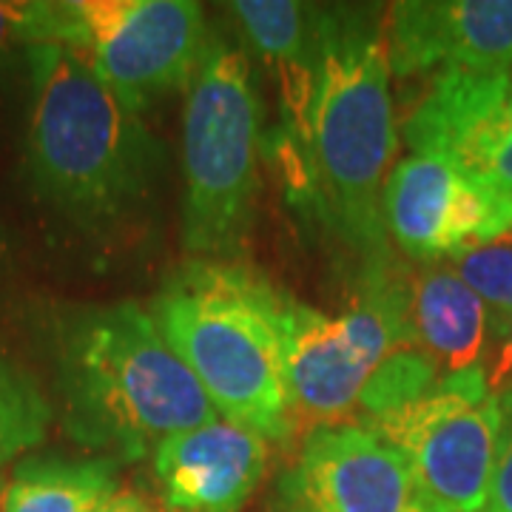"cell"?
<instances>
[{
    "instance_id": "1",
    "label": "cell",
    "mask_w": 512,
    "mask_h": 512,
    "mask_svg": "<svg viewBox=\"0 0 512 512\" xmlns=\"http://www.w3.org/2000/svg\"><path fill=\"white\" fill-rule=\"evenodd\" d=\"M384 20L367 6H311V92L285 140L293 183L365 274L387 271L384 183L399 148Z\"/></svg>"
},
{
    "instance_id": "2",
    "label": "cell",
    "mask_w": 512,
    "mask_h": 512,
    "mask_svg": "<svg viewBox=\"0 0 512 512\" xmlns=\"http://www.w3.org/2000/svg\"><path fill=\"white\" fill-rule=\"evenodd\" d=\"M26 63V174L37 200L80 231H109L134 217L165 165L143 114L69 46H26Z\"/></svg>"
},
{
    "instance_id": "3",
    "label": "cell",
    "mask_w": 512,
    "mask_h": 512,
    "mask_svg": "<svg viewBox=\"0 0 512 512\" xmlns=\"http://www.w3.org/2000/svg\"><path fill=\"white\" fill-rule=\"evenodd\" d=\"M52 362L66 433L114 461L143 458L168 436L220 419L151 311L131 299L60 313Z\"/></svg>"
},
{
    "instance_id": "4",
    "label": "cell",
    "mask_w": 512,
    "mask_h": 512,
    "mask_svg": "<svg viewBox=\"0 0 512 512\" xmlns=\"http://www.w3.org/2000/svg\"><path fill=\"white\" fill-rule=\"evenodd\" d=\"M151 316L222 419L265 441L291 439L276 285L234 262L194 259L154 296Z\"/></svg>"
},
{
    "instance_id": "5",
    "label": "cell",
    "mask_w": 512,
    "mask_h": 512,
    "mask_svg": "<svg viewBox=\"0 0 512 512\" xmlns=\"http://www.w3.org/2000/svg\"><path fill=\"white\" fill-rule=\"evenodd\" d=\"M259 131L262 100L248 55L208 37L183 106V242L197 259L228 262L251 237Z\"/></svg>"
},
{
    "instance_id": "6",
    "label": "cell",
    "mask_w": 512,
    "mask_h": 512,
    "mask_svg": "<svg viewBox=\"0 0 512 512\" xmlns=\"http://www.w3.org/2000/svg\"><path fill=\"white\" fill-rule=\"evenodd\" d=\"M83 55L134 111L185 89L208 43L191 0H46L32 3V43Z\"/></svg>"
},
{
    "instance_id": "7",
    "label": "cell",
    "mask_w": 512,
    "mask_h": 512,
    "mask_svg": "<svg viewBox=\"0 0 512 512\" xmlns=\"http://www.w3.org/2000/svg\"><path fill=\"white\" fill-rule=\"evenodd\" d=\"M362 291L339 316L279 291L285 370L296 421L339 424L350 416L370 376L404 345L416 342L410 291L387 271L362 279Z\"/></svg>"
},
{
    "instance_id": "8",
    "label": "cell",
    "mask_w": 512,
    "mask_h": 512,
    "mask_svg": "<svg viewBox=\"0 0 512 512\" xmlns=\"http://www.w3.org/2000/svg\"><path fill=\"white\" fill-rule=\"evenodd\" d=\"M359 424L404 458L430 510L484 512L501 427L487 367L441 376L419 402Z\"/></svg>"
},
{
    "instance_id": "9",
    "label": "cell",
    "mask_w": 512,
    "mask_h": 512,
    "mask_svg": "<svg viewBox=\"0 0 512 512\" xmlns=\"http://www.w3.org/2000/svg\"><path fill=\"white\" fill-rule=\"evenodd\" d=\"M274 512H433L404 458L362 424L311 427L274 484Z\"/></svg>"
},
{
    "instance_id": "10",
    "label": "cell",
    "mask_w": 512,
    "mask_h": 512,
    "mask_svg": "<svg viewBox=\"0 0 512 512\" xmlns=\"http://www.w3.org/2000/svg\"><path fill=\"white\" fill-rule=\"evenodd\" d=\"M384 225L404 254L436 262L498 242L512 231V202L456 163L410 154L384 183Z\"/></svg>"
},
{
    "instance_id": "11",
    "label": "cell",
    "mask_w": 512,
    "mask_h": 512,
    "mask_svg": "<svg viewBox=\"0 0 512 512\" xmlns=\"http://www.w3.org/2000/svg\"><path fill=\"white\" fill-rule=\"evenodd\" d=\"M390 74L512 72V0H402L384 23Z\"/></svg>"
},
{
    "instance_id": "12",
    "label": "cell",
    "mask_w": 512,
    "mask_h": 512,
    "mask_svg": "<svg viewBox=\"0 0 512 512\" xmlns=\"http://www.w3.org/2000/svg\"><path fill=\"white\" fill-rule=\"evenodd\" d=\"M268 470V441L228 419L180 430L154 450V473L174 512H239Z\"/></svg>"
},
{
    "instance_id": "13",
    "label": "cell",
    "mask_w": 512,
    "mask_h": 512,
    "mask_svg": "<svg viewBox=\"0 0 512 512\" xmlns=\"http://www.w3.org/2000/svg\"><path fill=\"white\" fill-rule=\"evenodd\" d=\"M410 322L441 376L484 365L490 316L450 262H427L410 288Z\"/></svg>"
},
{
    "instance_id": "14",
    "label": "cell",
    "mask_w": 512,
    "mask_h": 512,
    "mask_svg": "<svg viewBox=\"0 0 512 512\" xmlns=\"http://www.w3.org/2000/svg\"><path fill=\"white\" fill-rule=\"evenodd\" d=\"M245 37L274 69L282 92L285 140L302 126L311 92V6L293 0H239L231 3Z\"/></svg>"
},
{
    "instance_id": "15",
    "label": "cell",
    "mask_w": 512,
    "mask_h": 512,
    "mask_svg": "<svg viewBox=\"0 0 512 512\" xmlns=\"http://www.w3.org/2000/svg\"><path fill=\"white\" fill-rule=\"evenodd\" d=\"M117 484L109 456L20 458L0 484V512H100Z\"/></svg>"
},
{
    "instance_id": "16",
    "label": "cell",
    "mask_w": 512,
    "mask_h": 512,
    "mask_svg": "<svg viewBox=\"0 0 512 512\" xmlns=\"http://www.w3.org/2000/svg\"><path fill=\"white\" fill-rule=\"evenodd\" d=\"M52 416L55 410L32 376L0 350V467L43 444Z\"/></svg>"
},
{
    "instance_id": "17",
    "label": "cell",
    "mask_w": 512,
    "mask_h": 512,
    "mask_svg": "<svg viewBox=\"0 0 512 512\" xmlns=\"http://www.w3.org/2000/svg\"><path fill=\"white\" fill-rule=\"evenodd\" d=\"M439 379V367L433 365V359L421 350L419 342L404 345L396 353H390L365 384L359 407H356L359 421L379 419L387 413L404 410L407 404L424 399L439 384Z\"/></svg>"
},
{
    "instance_id": "18",
    "label": "cell",
    "mask_w": 512,
    "mask_h": 512,
    "mask_svg": "<svg viewBox=\"0 0 512 512\" xmlns=\"http://www.w3.org/2000/svg\"><path fill=\"white\" fill-rule=\"evenodd\" d=\"M490 316V339L501 342L512 325V239H498L450 259Z\"/></svg>"
},
{
    "instance_id": "19",
    "label": "cell",
    "mask_w": 512,
    "mask_h": 512,
    "mask_svg": "<svg viewBox=\"0 0 512 512\" xmlns=\"http://www.w3.org/2000/svg\"><path fill=\"white\" fill-rule=\"evenodd\" d=\"M501 407L498 450H495L493 484L484 512H512V387L495 393Z\"/></svg>"
},
{
    "instance_id": "20",
    "label": "cell",
    "mask_w": 512,
    "mask_h": 512,
    "mask_svg": "<svg viewBox=\"0 0 512 512\" xmlns=\"http://www.w3.org/2000/svg\"><path fill=\"white\" fill-rule=\"evenodd\" d=\"M32 43V3L0 0V63L18 46Z\"/></svg>"
},
{
    "instance_id": "21",
    "label": "cell",
    "mask_w": 512,
    "mask_h": 512,
    "mask_svg": "<svg viewBox=\"0 0 512 512\" xmlns=\"http://www.w3.org/2000/svg\"><path fill=\"white\" fill-rule=\"evenodd\" d=\"M484 185L495 191L498 197L512 202V92L507 100V111H504V128H501V140L495 148L490 168H487V177Z\"/></svg>"
},
{
    "instance_id": "22",
    "label": "cell",
    "mask_w": 512,
    "mask_h": 512,
    "mask_svg": "<svg viewBox=\"0 0 512 512\" xmlns=\"http://www.w3.org/2000/svg\"><path fill=\"white\" fill-rule=\"evenodd\" d=\"M487 382H490L493 393L512 387V325L504 333V339L498 342V356H495L493 367H487Z\"/></svg>"
},
{
    "instance_id": "23",
    "label": "cell",
    "mask_w": 512,
    "mask_h": 512,
    "mask_svg": "<svg viewBox=\"0 0 512 512\" xmlns=\"http://www.w3.org/2000/svg\"><path fill=\"white\" fill-rule=\"evenodd\" d=\"M100 512H154V510H151V507H148L146 501H143L137 493L117 490V493L111 495L109 501L103 504V510Z\"/></svg>"
},
{
    "instance_id": "24",
    "label": "cell",
    "mask_w": 512,
    "mask_h": 512,
    "mask_svg": "<svg viewBox=\"0 0 512 512\" xmlns=\"http://www.w3.org/2000/svg\"><path fill=\"white\" fill-rule=\"evenodd\" d=\"M0 251H3V237H0Z\"/></svg>"
}]
</instances>
